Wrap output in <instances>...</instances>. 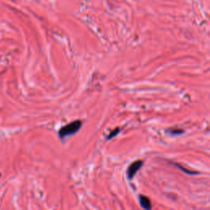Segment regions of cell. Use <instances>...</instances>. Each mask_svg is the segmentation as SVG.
Masks as SVG:
<instances>
[{"mask_svg":"<svg viewBox=\"0 0 210 210\" xmlns=\"http://www.w3.org/2000/svg\"><path fill=\"white\" fill-rule=\"evenodd\" d=\"M120 132V128H116V129H114V130H113L111 132H110V134L108 135V136H107V139H113V137H115Z\"/></svg>","mask_w":210,"mask_h":210,"instance_id":"cell-5","label":"cell"},{"mask_svg":"<svg viewBox=\"0 0 210 210\" xmlns=\"http://www.w3.org/2000/svg\"><path fill=\"white\" fill-rule=\"evenodd\" d=\"M175 165L177 166V167H178L179 168L181 169L182 171H183L184 172H186V173H187V174L189 175H196L198 174L199 172H192V171H190V170H187L186 168H183L182 166H180L179 163H175Z\"/></svg>","mask_w":210,"mask_h":210,"instance_id":"cell-4","label":"cell"},{"mask_svg":"<svg viewBox=\"0 0 210 210\" xmlns=\"http://www.w3.org/2000/svg\"><path fill=\"white\" fill-rule=\"evenodd\" d=\"M143 166V161L142 160H137L136 162H134L128 167L127 171V175L129 180H132L134 177V176L137 173V172L139 171V169L141 168V167Z\"/></svg>","mask_w":210,"mask_h":210,"instance_id":"cell-2","label":"cell"},{"mask_svg":"<svg viewBox=\"0 0 210 210\" xmlns=\"http://www.w3.org/2000/svg\"><path fill=\"white\" fill-rule=\"evenodd\" d=\"M82 126V121L80 120H75L71 121L69 124L66 125L62 127L59 130H58V136L61 139H63L67 136L74 135L80 130Z\"/></svg>","mask_w":210,"mask_h":210,"instance_id":"cell-1","label":"cell"},{"mask_svg":"<svg viewBox=\"0 0 210 210\" xmlns=\"http://www.w3.org/2000/svg\"><path fill=\"white\" fill-rule=\"evenodd\" d=\"M184 132L183 130H171L170 133L172 135H180Z\"/></svg>","mask_w":210,"mask_h":210,"instance_id":"cell-6","label":"cell"},{"mask_svg":"<svg viewBox=\"0 0 210 210\" xmlns=\"http://www.w3.org/2000/svg\"><path fill=\"white\" fill-rule=\"evenodd\" d=\"M139 201L140 206L145 208V209H151L152 208V204H151L150 199L145 195H139Z\"/></svg>","mask_w":210,"mask_h":210,"instance_id":"cell-3","label":"cell"}]
</instances>
